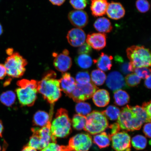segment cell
Returning a JSON list of instances; mask_svg holds the SVG:
<instances>
[{
    "mask_svg": "<svg viewBox=\"0 0 151 151\" xmlns=\"http://www.w3.org/2000/svg\"><path fill=\"white\" fill-rule=\"evenodd\" d=\"M144 109L139 106L127 105L122 108L118 116L117 123L121 129L126 131L140 129L145 122H150Z\"/></svg>",
    "mask_w": 151,
    "mask_h": 151,
    "instance_id": "6da1fadb",
    "label": "cell"
},
{
    "mask_svg": "<svg viewBox=\"0 0 151 151\" xmlns=\"http://www.w3.org/2000/svg\"><path fill=\"white\" fill-rule=\"evenodd\" d=\"M54 71H47L41 80L37 82V92L49 103L54 104L61 98L62 94L59 80Z\"/></svg>",
    "mask_w": 151,
    "mask_h": 151,
    "instance_id": "7a4b0ae2",
    "label": "cell"
},
{
    "mask_svg": "<svg viewBox=\"0 0 151 151\" xmlns=\"http://www.w3.org/2000/svg\"><path fill=\"white\" fill-rule=\"evenodd\" d=\"M37 81L21 80L17 82L19 88L16 92L19 102L22 106H32L37 99Z\"/></svg>",
    "mask_w": 151,
    "mask_h": 151,
    "instance_id": "3957f363",
    "label": "cell"
},
{
    "mask_svg": "<svg viewBox=\"0 0 151 151\" xmlns=\"http://www.w3.org/2000/svg\"><path fill=\"white\" fill-rule=\"evenodd\" d=\"M71 122L66 109H58L55 117L51 124L50 130L52 136L55 138L67 137L71 132Z\"/></svg>",
    "mask_w": 151,
    "mask_h": 151,
    "instance_id": "277c9868",
    "label": "cell"
},
{
    "mask_svg": "<svg viewBox=\"0 0 151 151\" xmlns=\"http://www.w3.org/2000/svg\"><path fill=\"white\" fill-rule=\"evenodd\" d=\"M126 53L134 68L150 67L151 54L149 49L143 46H132L128 47Z\"/></svg>",
    "mask_w": 151,
    "mask_h": 151,
    "instance_id": "5b68a950",
    "label": "cell"
},
{
    "mask_svg": "<svg viewBox=\"0 0 151 151\" xmlns=\"http://www.w3.org/2000/svg\"><path fill=\"white\" fill-rule=\"evenodd\" d=\"M84 130L91 135H96L105 131L108 127L107 118L102 112L94 111L86 116Z\"/></svg>",
    "mask_w": 151,
    "mask_h": 151,
    "instance_id": "8992f818",
    "label": "cell"
},
{
    "mask_svg": "<svg viewBox=\"0 0 151 151\" xmlns=\"http://www.w3.org/2000/svg\"><path fill=\"white\" fill-rule=\"evenodd\" d=\"M27 62L17 52H13L6 58L5 67L6 74L14 78H18L23 75Z\"/></svg>",
    "mask_w": 151,
    "mask_h": 151,
    "instance_id": "52a82bcc",
    "label": "cell"
},
{
    "mask_svg": "<svg viewBox=\"0 0 151 151\" xmlns=\"http://www.w3.org/2000/svg\"><path fill=\"white\" fill-rule=\"evenodd\" d=\"M98 89L97 86L91 82L86 85L77 83L75 89L68 96L75 102H80L91 99Z\"/></svg>",
    "mask_w": 151,
    "mask_h": 151,
    "instance_id": "ba28073f",
    "label": "cell"
},
{
    "mask_svg": "<svg viewBox=\"0 0 151 151\" xmlns=\"http://www.w3.org/2000/svg\"><path fill=\"white\" fill-rule=\"evenodd\" d=\"M92 138L89 134H77L70 139L67 146L70 151H88L92 145Z\"/></svg>",
    "mask_w": 151,
    "mask_h": 151,
    "instance_id": "9c48e42d",
    "label": "cell"
},
{
    "mask_svg": "<svg viewBox=\"0 0 151 151\" xmlns=\"http://www.w3.org/2000/svg\"><path fill=\"white\" fill-rule=\"evenodd\" d=\"M110 137L112 147L115 151H131V137L126 132H119Z\"/></svg>",
    "mask_w": 151,
    "mask_h": 151,
    "instance_id": "30bf717a",
    "label": "cell"
},
{
    "mask_svg": "<svg viewBox=\"0 0 151 151\" xmlns=\"http://www.w3.org/2000/svg\"><path fill=\"white\" fill-rule=\"evenodd\" d=\"M52 56L54 58V65L58 71L65 73L70 68L72 61L68 50H65L60 54L54 52Z\"/></svg>",
    "mask_w": 151,
    "mask_h": 151,
    "instance_id": "8fae6325",
    "label": "cell"
},
{
    "mask_svg": "<svg viewBox=\"0 0 151 151\" xmlns=\"http://www.w3.org/2000/svg\"><path fill=\"white\" fill-rule=\"evenodd\" d=\"M106 84L113 92L128 87L123 76L117 71H113L109 73L106 79Z\"/></svg>",
    "mask_w": 151,
    "mask_h": 151,
    "instance_id": "7c38bea8",
    "label": "cell"
},
{
    "mask_svg": "<svg viewBox=\"0 0 151 151\" xmlns=\"http://www.w3.org/2000/svg\"><path fill=\"white\" fill-rule=\"evenodd\" d=\"M69 19L71 23L77 28H83L87 25L88 22L87 14L82 10H73L70 12Z\"/></svg>",
    "mask_w": 151,
    "mask_h": 151,
    "instance_id": "4fadbf2b",
    "label": "cell"
},
{
    "mask_svg": "<svg viewBox=\"0 0 151 151\" xmlns=\"http://www.w3.org/2000/svg\"><path fill=\"white\" fill-rule=\"evenodd\" d=\"M68 42L73 47H80L85 43L86 35L83 30L81 28H74L68 32L67 35Z\"/></svg>",
    "mask_w": 151,
    "mask_h": 151,
    "instance_id": "5bb4252c",
    "label": "cell"
},
{
    "mask_svg": "<svg viewBox=\"0 0 151 151\" xmlns=\"http://www.w3.org/2000/svg\"><path fill=\"white\" fill-rule=\"evenodd\" d=\"M86 41L91 47L99 51L106 46V35L105 34L101 33L89 34L87 37Z\"/></svg>",
    "mask_w": 151,
    "mask_h": 151,
    "instance_id": "9a60e30c",
    "label": "cell"
},
{
    "mask_svg": "<svg viewBox=\"0 0 151 151\" xmlns=\"http://www.w3.org/2000/svg\"><path fill=\"white\" fill-rule=\"evenodd\" d=\"M53 106L52 104L49 114L43 111H39L36 112L33 118V125L42 127L51 122L53 114Z\"/></svg>",
    "mask_w": 151,
    "mask_h": 151,
    "instance_id": "2e32d148",
    "label": "cell"
},
{
    "mask_svg": "<svg viewBox=\"0 0 151 151\" xmlns=\"http://www.w3.org/2000/svg\"><path fill=\"white\" fill-rule=\"evenodd\" d=\"M59 81L61 91L68 96L74 90L76 86L77 83L75 79L69 73H63Z\"/></svg>",
    "mask_w": 151,
    "mask_h": 151,
    "instance_id": "e0dca14e",
    "label": "cell"
},
{
    "mask_svg": "<svg viewBox=\"0 0 151 151\" xmlns=\"http://www.w3.org/2000/svg\"><path fill=\"white\" fill-rule=\"evenodd\" d=\"M106 13L109 18L117 20L123 17L125 14V10L121 4L112 1L109 4Z\"/></svg>",
    "mask_w": 151,
    "mask_h": 151,
    "instance_id": "ac0fdd59",
    "label": "cell"
},
{
    "mask_svg": "<svg viewBox=\"0 0 151 151\" xmlns=\"http://www.w3.org/2000/svg\"><path fill=\"white\" fill-rule=\"evenodd\" d=\"M108 4L107 0H91L90 8L92 15L94 17L105 15Z\"/></svg>",
    "mask_w": 151,
    "mask_h": 151,
    "instance_id": "d6986e66",
    "label": "cell"
},
{
    "mask_svg": "<svg viewBox=\"0 0 151 151\" xmlns=\"http://www.w3.org/2000/svg\"><path fill=\"white\" fill-rule=\"evenodd\" d=\"M95 105L99 107H104L108 105L110 101L109 92L105 89L97 90L92 96Z\"/></svg>",
    "mask_w": 151,
    "mask_h": 151,
    "instance_id": "ffe728a7",
    "label": "cell"
},
{
    "mask_svg": "<svg viewBox=\"0 0 151 151\" xmlns=\"http://www.w3.org/2000/svg\"><path fill=\"white\" fill-rule=\"evenodd\" d=\"M112 56H109L104 52L97 60H94L93 62L99 68L103 71H106L109 70L112 67Z\"/></svg>",
    "mask_w": 151,
    "mask_h": 151,
    "instance_id": "44dd1931",
    "label": "cell"
},
{
    "mask_svg": "<svg viewBox=\"0 0 151 151\" xmlns=\"http://www.w3.org/2000/svg\"><path fill=\"white\" fill-rule=\"evenodd\" d=\"M95 29L101 33H110L113 27L111 22L108 19L101 17L97 19L93 24Z\"/></svg>",
    "mask_w": 151,
    "mask_h": 151,
    "instance_id": "7402d4cb",
    "label": "cell"
},
{
    "mask_svg": "<svg viewBox=\"0 0 151 151\" xmlns=\"http://www.w3.org/2000/svg\"><path fill=\"white\" fill-rule=\"evenodd\" d=\"M110 137L106 132H103L93 137V142L100 149L108 147L110 145Z\"/></svg>",
    "mask_w": 151,
    "mask_h": 151,
    "instance_id": "603a6c76",
    "label": "cell"
},
{
    "mask_svg": "<svg viewBox=\"0 0 151 151\" xmlns=\"http://www.w3.org/2000/svg\"><path fill=\"white\" fill-rule=\"evenodd\" d=\"M115 104L119 106H123L129 102L130 97L127 92L122 89L114 92Z\"/></svg>",
    "mask_w": 151,
    "mask_h": 151,
    "instance_id": "cb8c5ba5",
    "label": "cell"
},
{
    "mask_svg": "<svg viewBox=\"0 0 151 151\" xmlns=\"http://www.w3.org/2000/svg\"><path fill=\"white\" fill-rule=\"evenodd\" d=\"M76 63L82 69H87L90 68L93 63L92 58L88 55L79 54L75 59Z\"/></svg>",
    "mask_w": 151,
    "mask_h": 151,
    "instance_id": "d4e9b609",
    "label": "cell"
},
{
    "mask_svg": "<svg viewBox=\"0 0 151 151\" xmlns=\"http://www.w3.org/2000/svg\"><path fill=\"white\" fill-rule=\"evenodd\" d=\"M92 82L97 86H101L104 83L106 79V75L103 71L99 69L94 70L91 75Z\"/></svg>",
    "mask_w": 151,
    "mask_h": 151,
    "instance_id": "484cf974",
    "label": "cell"
},
{
    "mask_svg": "<svg viewBox=\"0 0 151 151\" xmlns=\"http://www.w3.org/2000/svg\"><path fill=\"white\" fill-rule=\"evenodd\" d=\"M115 61L119 64L120 70L124 75H128L134 71V68L130 62L124 61L121 56H116Z\"/></svg>",
    "mask_w": 151,
    "mask_h": 151,
    "instance_id": "4316f807",
    "label": "cell"
},
{
    "mask_svg": "<svg viewBox=\"0 0 151 151\" xmlns=\"http://www.w3.org/2000/svg\"><path fill=\"white\" fill-rule=\"evenodd\" d=\"M31 131L33 133L32 135L30 137L28 146L31 147L35 150H42L40 137L38 134L35 127L32 128Z\"/></svg>",
    "mask_w": 151,
    "mask_h": 151,
    "instance_id": "83f0119b",
    "label": "cell"
},
{
    "mask_svg": "<svg viewBox=\"0 0 151 151\" xmlns=\"http://www.w3.org/2000/svg\"><path fill=\"white\" fill-rule=\"evenodd\" d=\"M16 99V94L11 91L3 92L0 96V101L6 106H11L14 104Z\"/></svg>",
    "mask_w": 151,
    "mask_h": 151,
    "instance_id": "f1b7e54d",
    "label": "cell"
},
{
    "mask_svg": "<svg viewBox=\"0 0 151 151\" xmlns=\"http://www.w3.org/2000/svg\"><path fill=\"white\" fill-rule=\"evenodd\" d=\"M146 137L141 135H137L132 139V144L134 148L137 150H142L146 148L147 145Z\"/></svg>",
    "mask_w": 151,
    "mask_h": 151,
    "instance_id": "f546056e",
    "label": "cell"
},
{
    "mask_svg": "<svg viewBox=\"0 0 151 151\" xmlns=\"http://www.w3.org/2000/svg\"><path fill=\"white\" fill-rule=\"evenodd\" d=\"M120 112V109L114 105L109 106L106 110L102 112L106 118L111 120H115L118 119Z\"/></svg>",
    "mask_w": 151,
    "mask_h": 151,
    "instance_id": "4dcf8cb0",
    "label": "cell"
},
{
    "mask_svg": "<svg viewBox=\"0 0 151 151\" xmlns=\"http://www.w3.org/2000/svg\"><path fill=\"white\" fill-rule=\"evenodd\" d=\"M86 120V116L79 114H75L72 120L73 128L78 131L84 129Z\"/></svg>",
    "mask_w": 151,
    "mask_h": 151,
    "instance_id": "1f68e13d",
    "label": "cell"
},
{
    "mask_svg": "<svg viewBox=\"0 0 151 151\" xmlns=\"http://www.w3.org/2000/svg\"><path fill=\"white\" fill-rule=\"evenodd\" d=\"M91 108L89 104L83 102L78 103L76 105L75 111L78 114L86 116L91 112Z\"/></svg>",
    "mask_w": 151,
    "mask_h": 151,
    "instance_id": "d6a6232c",
    "label": "cell"
},
{
    "mask_svg": "<svg viewBox=\"0 0 151 151\" xmlns=\"http://www.w3.org/2000/svg\"><path fill=\"white\" fill-rule=\"evenodd\" d=\"M91 77L87 71H80L76 76V82L81 85H86L91 82Z\"/></svg>",
    "mask_w": 151,
    "mask_h": 151,
    "instance_id": "836d02e7",
    "label": "cell"
},
{
    "mask_svg": "<svg viewBox=\"0 0 151 151\" xmlns=\"http://www.w3.org/2000/svg\"><path fill=\"white\" fill-rule=\"evenodd\" d=\"M127 86L129 87H134L140 83L141 79L135 73L128 74L124 79Z\"/></svg>",
    "mask_w": 151,
    "mask_h": 151,
    "instance_id": "e575fe53",
    "label": "cell"
},
{
    "mask_svg": "<svg viewBox=\"0 0 151 151\" xmlns=\"http://www.w3.org/2000/svg\"><path fill=\"white\" fill-rule=\"evenodd\" d=\"M135 5L137 10L142 13L148 12L150 9V3L148 0H137Z\"/></svg>",
    "mask_w": 151,
    "mask_h": 151,
    "instance_id": "d590c367",
    "label": "cell"
},
{
    "mask_svg": "<svg viewBox=\"0 0 151 151\" xmlns=\"http://www.w3.org/2000/svg\"><path fill=\"white\" fill-rule=\"evenodd\" d=\"M133 71L141 79H146L151 75L150 69L148 67L136 68Z\"/></svg>",
    "mask_w": 151,
    "mask_h": 151,
    "instance_id": "8d00e7d4",
    "label": "cell"
},
{
    "mask_svg": "<svg viewBox=\"0 0 151 151\" xmlns=\"http://www.w3.org/2000/svg\"><path fill=\"white\" fill-rule=\"evenodd\" d=\"M41 151H70L67 146H60L55 143H51Z\"/></svg>",
    "mask_w": 151,
    "mask_h": 151,
    "instance_id": "74e56055",
    "label": "cell"
},
{
    "mask_svg": "<svg viewBox=\"0 0 151 151\" xmlns=\"http://www.w3.org/2000/svg\"><path fill=\"white\" fill-rule=\"evenodd\" d=\"M70 3L73 8L77 10H82L86 8L88 4L87 0H70Z\"/></svg>",
    "mask_w": 151,
    "mask_h": 151,
    "instance_id": "f35d334b",
    "label": "cell"
},
{
    "mask_svg": "<svg viewBox=\"0 0 151 151\" xmlns=\"http://www.w3.org/2000/svg\"><path fill=\"white\" fill-rule=\"evenodd\" d=\"M92 48L87 43H84L79 47L78 50V54H89L92 52Z\"/></svg>",
    "mask_w": 151,
    "mask_h": 151,
    "instance_id": "ab89813d",
    "label": "cell"
},
{
    "mask_svg": "<svg viewBox=\"0 0 151 151\" xmlns=\"http://www.w3.org/2000/svg\"><path fill=\"white\" fill-rule=\"evenodd\" d=\"M109 129H111V133L109 134V137H111L112 135L118 133V132H120L121 130L120 126H119L118 124L116 123L111 124L109 126Z\"/></svg>",
    "mask_w": 151,
    "mask_h": 151,
    "instance_id": "60d3db41",
    "label": "cell"
},
{
    "mask_svg": "<svg viewBox=\"0 0 151 151\" xmlns=\"http://www.w3.org/2000/svg\"><path fill=\"white\" fill-rule=\"evenodd\" d=\"M151 101L145 102L142 104V108L144 109L149 118H151Z\"/></svg>",
    "mask_w": 151,
    "mask_h": 151,
    "instance_id": "b9f144b4",
    "label": "cell"
},
{
    "mask_svg": "<svg viewBox=\"0 0 151 151\" xmlns=\"http://www.w3.org/2000/svg\"><path fill=\"white\" fill-rule=\"evenodd\" d=\"M143 133L147 137H151V123L150 122L147 123L145 124L143 127Z\"/></svg>",
    "mask_w": 151,
    "mask_h": 151,
    "instance_id": "7bdbcfd3",
    "label": "cell"
},
{
    "mask_svg": "<svg viewBox=\"0 0 151 151\" xmlns=\"http://www.w3.org/2000/svg\"><path fill=\"white\" fill-rule=\"evenodd\" d=\"M6 75V69L4 65L0 64V80L4 78Z\"/></svg>",
    "mask_w": 151,
    "mask_h": 151,
    "instance_id": "ee69618b",
    "label": "cell"
},
{
    "mask_svg": "<svg viewBox=\"0 0 151 151\" xmlns=\"http://www.w3.org/2000/svg\"><path fill=\"white\" fill-rule=\"evenodd\" d=\"M53 5L60 6L63 4L65 0H49Z\"/></svg>",
    "mask_w": 151,
    "mask_h": 151,
    "instance_id": "f6af8a7d",
    "label": "cell"
},
{
    "mask_svg": "<svg viewBox=\"0 0 151 151\" xmlns=\"http://www.w3.org/2000/svg\"><path fill=\"white\" fill-rule=\"evenodd\" d=\"M145 85L146 87L149 89L151 88V75L146 78L145 82Z\"/></svg>",
    "mask_w": 151,
    "mask_h": 151,
    "instance_id": "bcb514c9",
    "label": "cell"
},
{
    "mask_svg": "<svg viewBox=\"0 0 151 151\" xmlns=\"http://www.w3.org/2000/svg\"><path fill=\"white\" fill-rule=\"evenodd\" d=\"M22 151H37L36 150L28 146H25Z\"/></svg>",
    "mask_w": 151,
    "mask_h": 151,
    "instance_id": "7dc6e473",
    "label": "cell"
},
{
    "mask_svg": "<svg viewBox=\"0 0 151 151\" xmlns=\"http://www.w3.org/2000/svg\"><path fill=\"white\" fill-rule=\"evenodd\" d=\"M4 127L2 122L0 120V137H2V133L3 131Z\"/></svg>",
    "mask_w": 151,
    "mask_h": 151,
    "instance_id": "c3c4849f",
    "label": "cell"
},
{
    "mask_svg": "<svg viewBox=\"0 0 151 151\" xmlns=\"http://www.w3.org/2000/svg\"><path fill=\"white\" fill-rule=\"evenodd\" d=\"M7 53L9 55H11V54H12L13 52V50L12 49L9 48L8 49L6 50Z\"/></svg>",
    "mask_w": 151,
    "mask_h": 151,
    "instance_id": "681fc988",
    "label": "cell"
},
{
    "mask_svg": "<svg viewBox=\"0 0 151 151\" xmlns=\"http://www.w3.org/2000/svg\"><path fill=\"white\" fill-rule=\"evenodd\" d=\"M3 32V30L2 26L1 24H0V35H1Z\"/></svg>",
    "mask_w": 151,
    "mask_h": 151,
    "instance_id": "f907efd6",
    "label": "cell"
},
{
    "mask_svg": "<svg viewBox=\"0 0 151 151\" xmlns=\"http://www.w3.org/2000/svg\"><path fill=\"white\" fill-rule=\"evenodd\" d=\"M1 146H0V151H1Z\"/></svg>",
    "mask_w": 151,
    "mask_h": 151,
    "instance_id": "816d5d0a",
    "label": "cell"
}]
</instances>
